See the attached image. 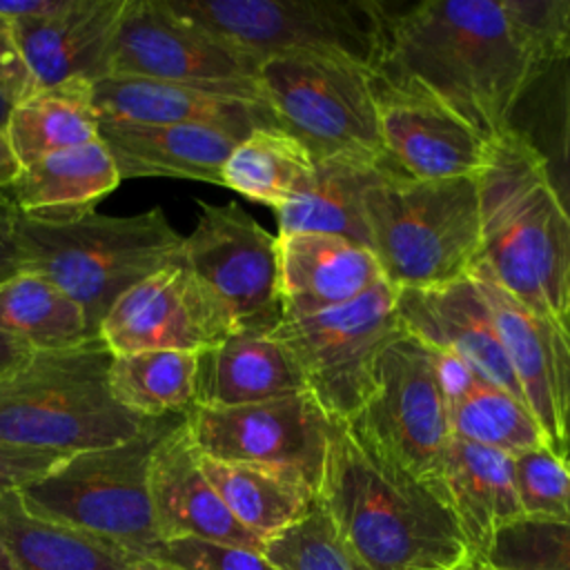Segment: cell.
Instances as JSON below:
<instances>
[{"instance_id": "obj_1", "label": "cell", "mask_w": 570, "mask_h": 570, "mask_svg": "<svg viewBox=\"0 0 570 570\" xmlns=\"http://www.w3.org/2000/svg\"><path fill=\"white\" fill-rule=\"evenodd\" d=\"M537 67L503 0H423L387 11L374 71L414 82L494 140Z\"/></svg>"}, {"instance_id": "obj_2", "label": "cell", "mask_w": 570, "mask_h": 570, "mask_svg": "<svg viewBox=\"0 0 570 570\" xmlns=\"http://www.w3.org/2000/svg\"><path fill=\"white\" fill-rule=\"evenodd\" d=\"M318 503L350 570H492L443 497L379 456L343 421H334Z\"/></svg>"}, {"instance_id": "obj_3", "label": "cell", "mask_w": 570, "mask_h": 570, "mask_svg": "<svg viewBox=\"0 0 570 570\" xmlns=\"http://www.w3.org/2000/svg\"><path fill=\"white\" fill-rule=\"evenodd\" d=\"M476 183L479 261L512 298L570 332V216L539 158L508 129L490 140Z\"/></svg>"}, {"instance_id": "obj_4", "label": "cell", "mask_w": 570, "mask_h": 570, "mask_svg": "<svg viewBox=\"0 0 570 570\" xmlns=\"http://www.w3.org/2000/svg\"><path fill=\"white\" fill-rule=\"evenodd\" d=\"M111 356L98 336L33 352L0 381V445L71 456L136 436L147 421L111 396Z\"/></svg>"}, {"instance_id": "obj_5", "label": "cell", "mask_w": 570, "mask_h": 570, "mask_svg": "<svg viewBox=\"0 0 570 570\" xmlns=\"http://www.w3.org/2000/svg\"><path fill=\"white\" fill-rule=\"evenodd\" d=\"M476 176L423 180L383 163L365 189L363 216L387 283L432 287L470 276L481 258Z\"/></svg>"}, {"instance_id": "obj_6", "label": "cell", "mask_w": 570, "mask_h": 570, "mask_svg": "<svg viewBox=\"0 0 570 570\" xmlns=\"http://www.w3.org/2000/svg\"><path fill=\"white\" fill-rule=\"evenodd\" d=\"M20 269L36 272L69 294L91 332L131 285L180 252L183 236L163 207L129 216L91 212L71 223H36L18 216Z\"/></svg>"}, {"instance_id": "obj_7", "label": "cell", "mask_w": 570, "mask_h": 570, "mask_svg": "<svg viewBox=\"0 0 570 570\" xmlns=\"http://www.w3.org/2000/svg\"><path fill=\"white\" fill-rule=\"evenodd\" d=\"M187 414L149 419L129 441L62 459L18 494L47 521L85 532L127 557H151L158 546L149 499V459L156 443Z\"/></svg>"}, {"instance_id": "obj_8", "label": "cell", "mask_w": 570, "mask_h": 570, "mask_svg": "<svg viewBox=\"0 0 570 570\" xmlns=\"http://www.w3.org/2000/svg\"><path fill=\"white\" fill-rule=\"evenodd\" d=\"M180 18L258 62L281 56L352 60L374 69L387 9L374 0H165Z\"/></svg>"}, {"instance_id": "obj_9", "label": "cell", "mask_w": 570, "mask_h": 570, "mask_svg": "<svg viewBox=\"0 0 570 570\" xmlns=\"http://www.w3.org/2000/svg\"><path fill=\"white\" fill-rule=\"evenodd\" d=\"M372 76L374 69L352 60L281 56L261 62L258 89L274 125L314 158H385Z\"/></svg>"}, {"instance_id": "obj_10", "label": "cell", "mask_w": 570, "mask_h": 570, "mask_svg": "<svg viewBox=\"0 0 570 570\" xmlns=\"http://www.w3.org/2000/svg\"><path fill=\"white\" fill-rule=\"evenodd\" d=\"M347 425L379 456L441 494L450 405L423 341L403 330L387 343L376 361L374 390Z\"/></svg>"}, {"instance_id": "obj_11", "label": "cell", "mask_w": 570, "mask_h": 570, "mask_svg": "<svg viewBox=\"0 0 570 570\" xmlns=\"http://www.w3.org/2000/svg\"><path fill=\"white\" fill-rule=\"evenodd\" d=\"M403 332L396 287L385 278L358 298L272 332L298 363L307 392L334 421H352L374 390L381 352Z\"/></svg>"}, {"instance_id": "obj_12", "label": "cell", "mask_w": 570, "mask_h": 570, "mask_svg": "<svg viewBox=\"0 0 570 570\" xmlns=\"http://www.w3.org/2000/svg\"><path fill=\"white\" fill-rule=\"evenodd\" d=\"M261 62L174 13L165 0H127L109 53V76L194 85L261 102Z\"/></svg>"}, {"instance_id": "obj_13", "label": "cell", "mask_w": 570, "mask_h": 570, "mask_svg": "<svg viewBox=\"0 0 570 570\" xmlns=\"http://www.w3.org/2000/svg\"><path fill=\"white\" fill-rule=\"evenodd\" d=\"M198 209L194 229L183 236L180 261L225 307L234 332L272 334L283 321L278 236L234 200H198Z\"/></svg>"}, {"instance_id": "obj_14", "label": "cell", "mask_w": 570, "mask_h": 570, "mask_svg": "<svg viewBox=\"0 0 570 570\" xmlns=\"http://www.w3.org/2000/svg\"><path fill=\"white\" fill-rule=\"evenodd\" d=\"M187 430L203 456L289 470L318 494L334 419L309 392H301L243 407L194 405Z\"/></svg>"}, {"instance_id": "obj_15", "label": "cell", "mask_w": 570, "mask_h": 570, "mask_svg": "<svg viewBox=\"0 0 570 570\" xmlns=\"http://www.w3.org/2000/svg\"><path fill=\"white\" fill-rule=\"evenodd\" d=\"M236 334L229 314L176 256L116 298L98 325L111 354L200 352Z\"/></svg>"}, {"instance_id": "obj_16", "label": "cell", "mask_w": 570, "mask_h": 570, "mask_svg": "<svg viewBox=\"0 0 570 570\" xmlns=\"http://www.w3.org/2000/svg\"><path fill=\"white\" fill-rule=\"evenodd\" d=\"M385 160L410 178L476 176L490 140L414 82L372 76Z\"/></svg>"}, {"instance_id": "obj_17", "label": "cell", "mask_w": 570, "mask_h": 570, "mask_svg": "<svg viewBox=\"0 0 570 570\" xmlns=\"http://www.w3.org/2000/svg\"><path fill=\"white\" fill-rule=\"evenodd\" d=\"M470 276L483 294L510 367L548 448L570 459V332L512 298L476 261Z\"/></svg>"}, {"instance_id": "obj_18", "label": "cell", "mask_w": 570, "mask_h": 570, "mask_svg": "<svg viewBox=\"0 0 570 570\" xmlns=\"http://www.w3.org/2000/svg\"><path fill=\"white\" fill-rule=\"evenodd\" d=\"M396 314L407 334L428 347L456 354L479 379L525 403L492 312L472 276L432 287H396Z\"/></svg>"}, {"instance_id": "obj_19", "label": "cell", "mask_w": 570, "mask_h": 570, "mask_svg": "<svg viewBox=\"0 0 570 570\" xmlns=\"http://www.w3.org/2000/svg\"><path fill=\"white\" fill-rule=\"evenodd\" d=\"M149 499L160 543L203 539L263 552L265 541L243 528L200 470L187 430V416L154 448L149 459Z\"/></svg>"}, {"instance_id": "obj_20", "label": "cell", "mask_w": 570, "mask_h": 570, "mask_svg": "<svg viewBox=\"0 0 570 570\" xmlns=\"http://www.w3.org/2000/svg\"><path fill=\"white\" fill-rule=\"evenodd\" d=\"M94 105L100 122L203 125L234 134L240 140L254 129L276 127L269 109L261 102L145 78L109 76L94 82Z\"/></svg>"}, {"instance_id": "obj_21", "label": "cell", "mask_w": 570, "mask_h": 570, "mask_svg": "<svg viewBox=\"0 0 570 570\" xmlns=\"http://www.w3.org/2000/svg\"><path fill=\"white\" fill-rule=\"evenodd\" d=\"M379 281H383V272L376 256L358 243L312 232L278 236L283 321L345 305Z\"/></svg>"}, {"instance_id": "obj_22", "label": "cell", "mask_w": 570, "mask_h": 570, "mask_svg": "<svg viewBox=\"0 0 570 570\" xmlns=\"http://www.w3.org/2000/svg\"><path fill=\"white\" fill-rule=\"evenodd\" d=\"M127 0H71L42 20L11 22L36 89L71 78L98 82L109 73V53Z\"/></svg>"}, {"instance_id": "obj_23", "label": "cell", "mask_w": 570, "mask_h": 570, "mask_svg": "<svg viewBox=\"0 0 570 570\" xmlns=\"http://www.w3.org/2000/svg\"><path fill=\"white\" fill-rule=\"evenodd\" d=\"M100 142L120 180L178 178L223 187V167L240 142L234 134L203 125L100 122Z\"/></svg>"}, {"instance_id": "obj_24", "label": "cell", "mask_w": 570, "mask_h": 570, "mask_svg": "<svg viewBox=\"0 0 570 570\" xmlns=\"http://www.w3.org/2000/svg\"><path fill=\"white\" fill-rule=\"evenodd\" d=\"M301 392H307L303 372L272 334L236 332L198 352V407H243Z\"/></svg>"}, {"instance_id": "obj_25", "label": "cell", "mask_w": 570, "mask_h": 570, "mask_svg": "<svg viewBox=\"0 0 570 570\" xmlns=\"http://www.w3.org/2000/svg\"><path fill=\"white\" fill-rule=\"evenodd\" d=\"M441 497L465 541L483 561H488L497 537L523 519L512 456L459 436L450 439L443 459Z\"/></svg>"}, {"instance_id": "obj_26", "label": "cell", "mask_w": 570, "mask_h": 570, "mask_svg": "<svg viewBox=\"0 0 570 570\" xmlns=\"http://www.w3.org/2000/svg\"><path fill=\"white\" fill-rule=\"evenodd\" d=\"M120 185V174L107 147H85L49 154L18 169L2 194L18 216L36 223H71L91 212Z\"/></svg>"}, {"instance_id": "obj_27", "label": "cell", "mask_w": 570, "mask_h": 570, "mask_svg": "<svg viewBox=\"0 0 570 570\" xmlns=\"http://www.w3.org/2000/svg\"><path fill=\"white\" fill-rule=\"evenodd\" d=\"M385 158L323 156L303 189L276 209L278 236L285 234H332L370 249V234L363 216L365 189L374 183Z\"/></svg>"}, {"instance_id": "obj_28", "label": "cell", "mask_w": 570, "mask_h": 570, "mask_svg": "<svg viewBox=\"0 0 570 570\" xmlns=\"http://www.w3.org/2000/svg\"><path fill=\"white\" fill-rule=\"evenodd\" d=\"M198 463L232 517L263 541L307 517L318 501L316 490L289 470L203 454Z\"/></svg>"}, {"instance_id": "obj_29", "label": "cell", "mask_w": 570, "mask_h": 570, "mask_svg": "<svg viewBox=\"0 0 570 570\" xmlns=\"http://www.w3.org/2000/svg\"><path fill=\"white\" fill-rule=\"evenodd\" d=\"M100 118L94 105V82L71 78L31 91L11 105L4 138L18 169L49 154L85 147L98 140Z\"/></svg>"}, {"instance_id": "obj_30", "label": "cell", "mask_w": 570, "mask_h": 570, "mask_svg": "<svg viewBox=\"0 0 570 570\" xmlns=\"http://www.w3.org/2000/svg\"><path fill=\"white\" fill-rule=\"evenodd\" d=\"M508 129L534 151L570 216V58L537 67L512 109Z\"/></svg>"}, {"instance_id": "obj_31", "label": "cell", "mask_w": 570, "mask_h": 570, "mask_svg": "<svg viewBox=\"0 0 570 570\" xmlns=\"http://www.w3.org/2000/svg\"><path fill=\"white\" fill-rule=\"evenodd\" d=\"M0 539L20 570H127L131 557L31 514L18 492L0 497Z\"/></svg>"}, {"instance_id": "obj_32", "label": "cell", "mask_w": 570, "mask_h": 570, "mask_svg": "<svg viewBox=\"0 0 570 570\" xmlns=\"http://www.w3.org/2000/svg\"><path fill=\"white\" fill-rule=\"evenodd\" d=\"M0 332L33 352L62 350L96 336L82 307L69 294L24 269L0 283Z\"/></svg>"}, {"instance_id": "obj_33", "label": "cell", "mask_w": 570, "mask_h": 570, "mask_svg": "<svg viewBox=\"0 0 570 570\" xmlns=\"http://www.w3.org/2000/svg\"><path fill=\"white\" fill-rule=\"evenodd\" d=\"M314 169V156L278 127L254 129L229 154L223 187L274 212L296 196Z\"/></svg>"}, {"instance_id": "obj_34", "label": "cell", "mask_w": 570, "mask_h": 570, "mask_svg": "<svg viewBox=\"0 0 570 570\" xmlns=\"http://www.w3.org/2000/svg\"><path fill=\"white\" fill-rule=\"evenodd\" d=\"M196 367L198 352L114 354L109 390L118 405L145 421L187 414L196 405Z\"/></svg>"}, {"instance_id": "obj_35", "label": "cell", "mask_w": 570, "mask_h": 570, "mask_svg": "<svg viewBox=\"0 0 570 570\" xmlns=\"http://www.w3.org/2000/svg\"><path fill=\"white\" fill-rule=\"evenodd\" d=\"M450 428L452 436L510 456L548 445L530 407L483 379H476L450 403Z\"/></svg>"}, {"instance_id": "obj_36", "label": "cell", "mask_w": 570, "mask_h": 570, "mask_svg": "<svg viewBox=\"0 0 570 570\" xmlns=\"http://www.w3.org/2000/svg\"><path fill=\"white\" fill-rule=\"evenodd\" d=\"M514 488L525 521L570 523V463L548 445L512 454Z\"/></svg>"}, {"instance_id": "obj_37", "label": "cell", "mask_w": 570, "mask_h": 570, "mask_svg": "<svg viewBox=\"0 0 570 570\" xmlns=\"http://www.w3.org/2000/svg\"><path fill=\"white\" fill-rule=\"evenodd\" d=\"M492 570H570V523L517 521L488 557Z\"/></svg>"}, {"instance_id": "obj_38", "label": "cell", "mask_w": 570, "mask_h": 570, "mask_svg": "<svg viewBox=\"0 0 570 570\" xmlns=\"http://www.w3.org/2000/svg\"><path fill=\"white\" fill-rule=\"evenodd\" d=\"M263 554L274 570H350L318 501L307 517L267 539Z\"/></svg>"}, {"instance_id": "obj_39", "label": "cell", "mask_w": 570, "mask_h": 570, "mask_svg": "<svg viewBox=\"0 0 570 570\" xmlns=\"http://www.w3.org/2000/svg\"><path fill=\"white\" fill-rule=\"evenodd\" d=\"M534 62L570 58V0H503Z\"/></svg>"}, {"instance_id": "obj_40", "label": "cell", "mask_w": 570, "mask_h": 570, "mask_svg": "<svg viewBox=\"0 0 570 570\" xmlns=\"http://www.w3.org/2000/svg\"><path fill=\"white\" fill-rule=\"evenodd\" d=\"M183 570H274L263 552L203 539H174L151 554Z\"/></svg>"}, {"instance_id": "obj_41", "label": "cell", "mask_w": 570, "mask_h": 570, "mask_svg": "<svg viewBox=\"0 0 570 570\" xmlns=\"http://www.w3.org/2000/svg\"><path fill=\"white\" fill-rule=\"evenodd\" d=\"M62 459L67 456L0 445V497L9 492H20L29 483L45 476Z\"/></svg>"}, {"instance_id": "obj_42", "label": "cell", "mask_w": 570, "mask_h": 570, "mask_svg": "<svg viewBox=\"0 0 570 570\" xmlns=\"http://www.w3.org/2000/svg\"><path fill=\"white\" fill-rule=\"evenodd\" d=\"M31 91H36V82L22 58L13 24L0 18V94L16 105Z\"/></svg>"}, {"instance_id": "obj_43", "label": "cell", "mask_w": 570, "mask_h": 570, "mask_svg": "<svg viewBox=\"0 0 570 570\" xmlns=\"http://www.w3.org/2000/svg\"><path fill=\"white\" fill-rule=\"evenodd\" d=\"M432 352V361H434V367H436V374H439V383L448 396V405L452 401H456L479 376L470 370V365L459 358L456 354L452 352H445V350H434L430 347Z\"/></svg>"}, {"instance_id": "obj_44", "label": "cell", "mask_w": 570, "mask_h": 570, "mask_svg": "<svg viewBox=\"0 0 570 570\" xmlns=\"http://www.w3.org/2000/svg\"><path fill=\"white\" fill-rule=\"evenodd\" d=\"M18 212L11 200L0 191V283L20 272L18 252Z\"/></svg>"}, {"instance_id": "obj_45", "label": "cell", "mask_w": 570, "mask_h": 570, "mask_svg": "<svg viewBox=\"0 0 570 570\" xmlns=\"http://www.w3.org/2000/svg\"><path fill=\"white\" fill-rule=\"evenodd\" d=\"M71 0H0V18L9 22L42 20L60 13Z\"/></svg>"}, {"instance_id": "obj_46", "label": "cell", "mask_w": 570, "mask_h": 570, "mask_svg": "<svg viewBox=\"0 0 570 570\" xmlns=\"http://www.w3.org/2000/svg\"><path fill=\"white\" fill-rule=\"evenodd\" d=\"M31 354L33 350L29 345L0 332V381L7 379L16 367H20Z\"/></svg>"}, {"instance_id": "obj_47", "label": "cell", "mask_w": 570, "mask_h": 570, "mask_svg": "<svg viewBox=\"0 0 570 570\" xmlns=\"http://www.w3.org/2000/svg\"><path fill=\"white\" fill-rule=\"evenodd\" d=\"M16 174H18V163L9 149L4 134L0 131V191L9 187V183L16 178Z\"/></svg>"}, {"instance_id": "obj_48", "label": "cell", "mask_w": 570, "mask_h": 570, "mask_svg": "<svg viewBox=\"0 0 570 570\" xmlns=\"http://www.w3.org/2000/svg\"><path fill=\"white\" fill-rule=\"evenodd\" d=\"M127 570H183V568L156 557H136L127 563Z\"/></svg>"}, {"instance_id": "obj_49", "label": "cell", "mask_w": 570, "mask_h": 570, "mask_svg": "<svg viewBox=\"0 0 570 570\" xmlns=\"http://www.w3.org/2000/svg\"><path fill=\"white\" fill-rule=\"evenodd\" d=\"M0 570H20V568L16 566L11 552H9L7 546L2 543V539H0Z\"/></svg>"}, {"instance_id": "obj_50", "label": "cell", "mask_w": 570, "mask_h": 570, "mask_svg": "<svg viewBox=\"0 0 570 570\" xmlns=\"http://www.w3.org/2000/svg\"><path fill=\"white\" fill-rule=\"evenodd\" d=\"M9 111H11V102L0 94V131H2V134H4V125H7Z\"/></svg>"}, {"instance_id": "obj_51", "label": "cell", "mask_w": 570, "mask_h": 570, "mask_svg": "<svg viewBox=\"0 0 570 570\" xmlns=\"http://www.w3.org/2000/svg\"><path fill=\"white\" fill-rule=\"evenodd\" d=\"M568 298H570V285H568Z\"/></svg>"}, {"instance_id": "obj_52", "label": "cell", "mask_w": 570, "mask_h": 570, "mask_svg": "<svg viewBox=\"0 0 570 570\" xmlns=\"http://www.w3.org/2000/svg\"><path fill=\"white\" fill-rule=\"evenodd\" d=\"M568 463H570V459H568Z\"/></svg>"}]
</instances>
